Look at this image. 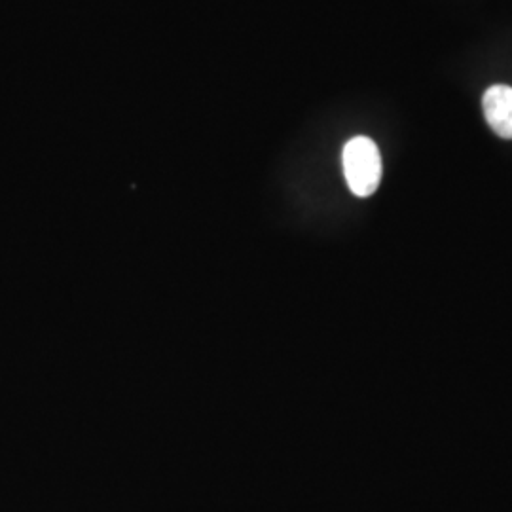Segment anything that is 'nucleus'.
Instances as JSON below:
<instances>
[{
    "label": "nucleus",
    "instance_id": "1",
    "mask_svg": "<svg viewBox=\"0 0 512 512\" xmlns=\"http://www.w3.org/2000/svg\"><path fill=\"white\" fill-rule=\"evenodd\" d=\"M344 175L349 190L359 196H372L382 181V156L376 143L368 137H353L342 152Z\"/></svg>",
    "mask_w": 512,
    "mask_h": 512
},
{
    "label": "nucleus",
    "instance_id": "2",
    "mask_svg": "<svg viewBox=\"0 0 512 512\" xmlns=\"http://www.w3.org/2000/svg\"><path fill=\"white\" fill-rule=\"evenodd\" d=\"M484 116L490 128L503 139H512V88L492 86L482 99Z\"/></svg>",
    "mask_w": 512,
    "mask_h": 512
}]
</instances>
